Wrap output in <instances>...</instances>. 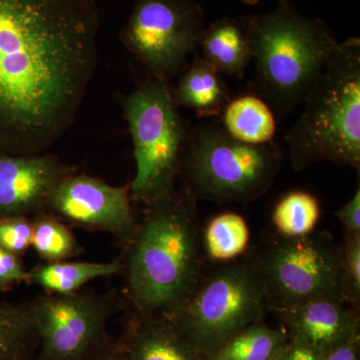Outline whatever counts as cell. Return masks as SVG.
Listing matches in <instances>:
<instances>
[{
  "label": "cell",
  "mask_w": 360,
  "mask_h": 360,
  "mask_svg": "<svg viewBox=\"0 0 360 360\" xmlns=\"http://www.w3.org/2000/svg\"><path fill=\"white\" fill-rule=\"evenodd\" d=\"M32 248L44 262L66 260L77 255V239L63 220L51 213L32 217Z\"/></svg>",
  "instance_id": "7402d4cb"
},
{
  "label": "cell",
  "mask_w": 360,
  "mask_h": 360,
  "mask_svg": "<svg viewBox=\"0 0 360 360\" xmlns=\"http://www.w3.org/2000/svg\"><path fill=\"white\" fill-rule=\"evenodd\" d=\"M241 20L255 63L251 89L283 118L302 103L340 42L323 20L307 18L288 0Z\"/></svg>",
  "instance_id": "3957f363"
},
{
  "label": "cell",
  "mask_w": 360,
  "mask_h": 360,
  "mask_svg": "<svg viewBox=\"0 0 360 360\" xmlns=\"http://www.w3.org/2000/svg\"><path fill=\"white\" fill-rule=\"evenodd\" d=\"M250 243V229L238 213L217 215L206 226L205 245L208 257L217 262H231L245 252Z\"/></svg>",
  "instance_id": "44dd1931"
},
{
  "label": "cell",
  "mask_w": 360,
  "mask_h": 360,
  "mask_svg": "<svg viewBox=\"0 0 360 360\" xmlns=\"http://www.w3.org/2000/svg\"><path fill=\"white\" fill-rule=\"evenodd\" d=\"M288 343L283 331L258 321L231 338L210 359L276 360Z\"/></svg>",
  "instance_id": "ffe728a7"
},
{
  "label": "cell",
  "mask_w": 360,
  "mask_h": 360,
  "mask_svg": "<svg viewBox=\"0 0 360 360\" xmlns=\"http://www.w3.org/2000/svg\"><path fill=\"white\" fill-rule=\"evenodd\" d=\"M302 103V115L285 136L293 170L319 161L359 168V39L338 44Z\"/></svg>",
  "instance_id": "277c9868"
},
{
  "label": "cell",
  "mask_w": 360,
  "mask_h": 360,
  "mask_svg": "<svg viewBox=\"0 0 360 360\" xmlns=\"http://www.w3.org/2000/svg\"><path fill=\"white\" fill-rule=\"evenodd\" d=\"M255 264L276 312L321 298L345 300L341 250L328 232L281 236Z\"/></svg>",
  "instance_id": "ba28073f"
},
{
  "label": "cell",
  "mask_w": 360,
  "mask_h": 360,
  "mask_svg": "<svg viewBox=\"0 0 360 360\" xmlns=\"http://www.w3.org/2000/svg\"><path fill=\"white\" fill-rule=\"evenodd\" d=\"M336 217L345 226L347 233L360 234V189L336 212Z\"/></svg>",
  "instance_id": "4316f807"
},
{
  "label": "cell",
  "mask_w": 360,
  "mask_h": 360,
  "mask_svg": "<svg viewBox=\"0 0 360 360\" xmlns=\"http://www.w3.org/2000/svg\"><path fill=\"white\" fill-rule=\"evenodd\" d=\"M264 281L255 262L222 265L201 276L174 321L210 360L231 338L262 319Z\"/></svg>",
  "instance_id": "52a82bcc"
},
{
  "label": "cell",
  "mask_w": 360,
  "mask_h": 360,
  "mask_svg": "<svg viewBox=\"0 0 360 360\" xmlns=\"http://www.w3.org/2000/svg\"><path fill=\"white\" fill-rule=\"evenodd\" d=\"M30 302L39 336L33 360H89L110 338L108 322L120 297L82 290L49 293Z\"/></svg>",
  "instance_id": "30bf717a"
},
{
  "label": "cell",
  "mask_w": 360,
  "mask_h": 360,
  "mask_svg": "<svg viewBox=\"0 0 360 360\" xmlns=\"http://www.w3.org/2000/svg\"><path fill=\"white\" fill-rule=\"evenodd\" d=\"M120 103L134 144L130 195L148 206L177 186L193 125L175 105L169 85L160 80L148 78Z\"/></svg>",
  "instance_id": "5b68a950"
},
{
  "label": "cell",
  "mask_w": 360,
  "mask_h": 360,
  "mask_svg": "<svg viewBox=\"0 0 360 360\" xmlns=\"http://www.w3.org/2000/svg\"><path fill=\"white\" fill-rule=\"evenodd\" d=\"M347 234L340 248L343 291L345 300L356 303L360 298V234Z\"/></svg>",
  "instance_id": "cb8c5ba5"
},
{
  "label": "cell",
  "mask_w": 360,
  "mask_h": 360,
  "mask_svg": "<svg viewBox=\"0 0 360 360\" xmlns=\"http://www.w3.org/2000/svg\"><path fill=\"white\" fill-rule=\"evenodd\" d=\"M326 354L315 348L300 342L291 340L276 360H324Z\"/></svg>",
  "instance_id": "83f0119b"
},
{
  "label": "cell",
  "mask_w": 360,
  "mask_h": 360,
  "mask_svg": "<svg viewBox=\"0 0 360 360\" xmlns=\"http://www.w3.org/2000/svg\"><path fill=\"white\" fill-rule=\"evenodd\" d=\"M32 219L0 217V248L15 255H25L32 248Z\"/></svg>",
  "instance_id": "d4e9b609"
},
{
  "label": "cell",
  "mask_w": 360,
  "mask_h": 360,
  "mask_svg": "<svg viewBox=\"0 0 360 360\" xmlns=\"http://www.w3.org/2000/svg\"><path fill=\"white\" fill-rule=\"evenodd\" d=\"M240 1H243V4H250V6H255V4H257L262 0H240Z\"/></svg>",
  "instance_id": "4dcf8cb0"
},
{
  "label": "cell",
  "mask_w": 360,
  "mask_h": 360,
  "mask_svg": "<svg viewBox=\"0 0 360 360\" xmlns=\"http://www.w3.org/2000/svg\"><path fill=\"white\" fill-rule=\"evenodd\" d=\"M276 312L290 331L291 340L305 343L323 354L359 340V319L341 300L321 298Z\"/></svg>",
  "instance_id": "4fadbf2b"
},
{
  "label": "cell",
  "mask_w": 360,
  "mask_h": 360,
  "mask_svg": "<svg viewBox=\"0 0 360 360\" xmlns=\"http://www.w3.org/2000/svg\"><path fill=\"white\" fill-rule=\"evenodd\" d=\"M210 360H213V359H210Z\"/></svg>",
  "instance_id": "1f68e13d"
},
{
  "label": "cell",
  "mask_w": 360,
  "mask_h": 360,
  "mask_svg": "<svg viewBox=\"0 0 360 360\" xmlns=\"http://www.w3.org/2000/svg\"><path fill=\"white\" fill-rule=\"evenodd\" d=\"M276 141L248 144L229 136L219 123L193 127L181 177L194 198L245 203L269 191L283 165Z\"/></svg>",
  "instance_id": "8992f818"
},
{
  "label": "cell",
  "mask_w": 360,
  "mask_h": 360,
  "mask_svg": "<svg viewBox=\"0 0 360 360\" xmlns=\"http://www.w3.org/2000/svg\"><path fill=\"white\" fill-rule=\"evenodd\" d=\"M200 47L206 61L231 77H243L252 59L250 35L241 18H220L206 25Z\"/></svg>",
  "instance_id": "2e32d148"
},
{
  "label": "cell",
  "mask_w": 360,
  "mask_h": 360,
  "mask_svg": "<svg viewBox=\"0 0 360 360\" xmlns=\"http://www.w3.org/2000/svg\"><path fill=\"white\" fill-rule=\"evenodd\" d=\"M73 172L75 167L51 153L16 155L0 151V217L44 212L53 187Z\"/></svg>",
  "instance_id": "7c38bea8"
},
{
  "label": "cell",
  "mask_w": 360,
  "mask_h": 360,
  "mask_svg": "<svg viewBox=\"0 0 360 360\" xmlns=\"http://www.w3.org/2000/svg\"><path fill=\"white\" fill-rule=\"evenodd\" d=\"M321 214L319 200L305 191H292L277 203L272 219L286 238L307 236L314 231Z\"/></svg>",
  "instance_id": "603a6c76"
},
{
  "label": "cell",
  "mask_w": 360,
  "mask_h": 360,
  "mask_svg": "<svg viewBox=\"0 0 360 360\" xmlns=\"http://www.w3.org/2000/svg\"><path fill=\"white\" fill-rule=\"evenodd\" d=\"M122 260L132 314L174 319L200 281L196 198L182 184L146 206Z\"/></svg>",
  "instance_id": "7a4b0ae2"
},
{
  "label": "cell",
  "mask_w": 360,
  "mask_h": 360,
  "mask_svg": "<svg viewBox=\"0 0 360 360\" xmlns=\"http://www.w3.org/2000/svg\"><path fill=\"white\" fill-rule=\"evenodd\" d=\"M20 255L0 248V291L11 290L14 286L28 281V270L25 269Z\"/></svg>",
  "instance_id": "484cf974"
},
{
  "label": "cell",
  "mask_w": 360,
  "mask_h": 360,
  "mask_svg": "<svg viewBox=\"0 0 360 360\" xmlns=\"http://www.w3.org/2000/svg\"><path fill=\"white\" fill-rule=\"evenodd\" d=\"M206 25L196 0H135L120 40L149 78L168 84L189 65Z\"/></svg>",
  "instance_id": "9c48e42d"
},
{
  "label": "cell",
  "mask_w": 360,
  "mask_h": 360,
  "mask_svg": "<svg viewBox=\"0 0 360 360\" xmlns=\"http://www.w3.org/2000/svg\"><path fill=\"white\" fill-rule=\"evenodd\" d=\"M89 360H130L118 338H111Z\"/></svg>",
  "instance_id": "f1b7e54d"
},
{
  "label": "cell",
  "mask_w": 360,
  "mask_h": 360,
  "mask_svg": "<svg viewBox=\"0 0 360 360\" xmlns=\"http://www.w3.org/2000/svg\"><path fill=\"white\" fill-rule=\"evenodd\" d=\"M359 340L352 341L331 350L326 354L324 360H359Z\"/></svg>",
  "instance_id": "f546056e"
},
{
  "label": "cell",
  "mask_w": 360,
  "mask_h": 360,
  "mask_svg": "<svg viewBox=\"0 0 360 360\" xmlns=\"http://www.w3.org/2000/svg\"><path fill=\"white\" fill-rule=\"evenodd\" d=\"M131 200L129 184L111 186L73 172L53 187L44 212L84 229L106 232L127 245L139 224Z\"/></svg>",
  "instance_id": "8fae6325"
},
{
  "label": "cell",
  "mask_w": 360,
  "mask_h": 360,
  "mask_svg": "<svg viewBox=\"0 0 360 360\" xmlns=\"http://www.w3.org/2000/svg\"><path fill=\"white\" fill-rule=\"evenodd\" d=\"M96 0H0V151L46 153L75 122L98 58Z\"/></svg>",
  "instance_id": "6da1fadb"
},
{
  "label": "cell",
  "mask_w": 360,
  "mask_h": 360,
  "mask_svg": "<svg viewBox=\"0 0 360 360\" xmlns=\"http://www.w3.org/2000/svg\"><path fill=\"white\" fill-rule=\"evenodd\" d=\"M118 340L130 360L206 359L170 317L131 312Z\"/></svg>",
  "instance_id": "5bb4252c"
},
{
  "label": "cell",
  "mask_w": 360,
  "mask_h": 360,
  "mask_svg": "<svg viewBox=\"0 0 360 360\" xmlns=\"http://www.w3.org/2000/svg\"><path fill=\"white\" fill-rule=\"evenodd\" d=\"M39 345L32 302H0V360H33Z\"/></svg>",
  "instance_id": "d6986e66"
},
{
  "label": "cell",
  "mask_w": 360,
  "mask_h": 360,
  "mask_svg": "<svg viewBox=\"0 0 360 360\" xmlns=\"http://www.w3.org/2000/svg\"><path fill=\"white\" fill-rule=\"evenodd\" d=\"M219 115L220 127L234 139L255 146L274 141L277 130L276 115L269 104L257 94L231 98Z\"/></svg>",
  "instance_id": "e0dca14e"
},
{
  "label": "cell",
  "mask_w": 360,
  "mask_h": 360,
  "mask_svg": "<svg viewBox=\"0 0 360 360\" xmlns=\"http://www.w3.org/2000/svg\"><path fill=\"white\" fill-rule=\"evenodd\" d=\"M122 260L108 262H44L28 270L27 283L44 288L52 295H70L82 290L90 281L122 274Z\"/></svg>",
  "instance_id": "ac0fdd59"
},
{
  "label": "cell",
  "mask_w": 360,
  "mask_h": 360,
  "mask_svg": "<svg viewBox=\"0 0 360 360\" xmlns=\"http://www.w3.org/2000/svg\"><path fill=\"white\" fill-rule=\"evenodd\" d=\"M172 96L177 108H191L202 117L219 115L231 99L221 73L201 56L179 75Z\"/></svg>",
  "instance_id": "9a60e30c"
}]
</instances>
